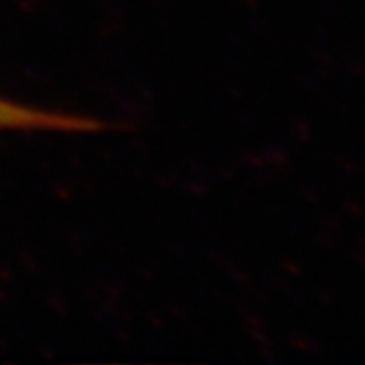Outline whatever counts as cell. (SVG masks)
Listing matches in <instances>:
<instances>
[{"mask_svg": "<svg viewBox=\"0 0 365 365\" xmlns=\"http://www.w3.org/2000/svg\"><path fill=\"white\" fill-rule=\"evenodd\" d=\"M104 130L98 118L79 116L71 112L45 110L39 106L14 102L0 96V134L2 132H66L86 134Z\"/></svg>", "mask_w": 365, "mask_h": 365, "instance_id": "cell-1", "label": "cell"}]
</instances>
